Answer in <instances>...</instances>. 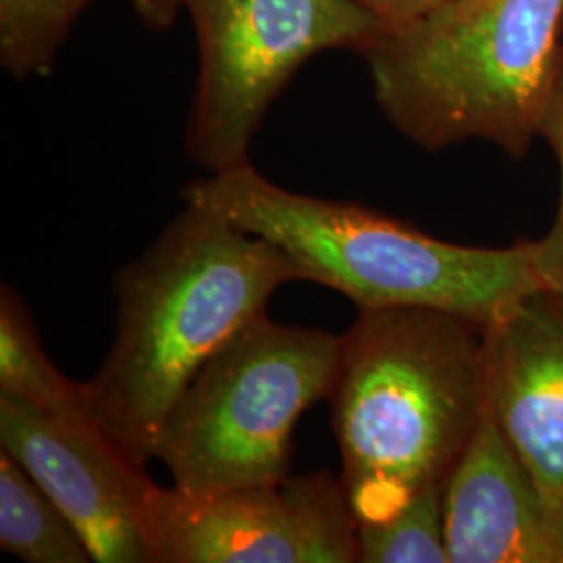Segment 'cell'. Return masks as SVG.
<instances>
[{"label": "cell", "mask_w": 563, "mask_h": 563, "mask_svg": "<svg viewBox=\"0 0 563 563\" xmlns=\"http://www.w3.org/2000/svg\"><path fill=\"white\" fill-rule=\"evenodd\" d=\"M339 360L341 336L274 322L265 311L186 386L153 460L176 488L197 495L286 478L297 423L330 397Z\"/></svg>", "instance_id": "obj_5"}, {"label": "cell", "mask_w": 563, "mask_h": 563, "mask_svg": "<svg viewBox=\"0 0 563 563\" xmlns=\"http://www.w3.org/2000/svg\"><path fill=\"white\" fill-rule=\"evenodd\" d=\"M0 549L25 563L95 562L76 526L0 449Z\"/></svg>", "instance_id": "obj_11"}, {"label": "cell", "mask_w": 563, "mask_h": 563, "mask_svg": "<svg viewBox=\"0 0 563 563\" xmlns=\"http://www.w3.org/2000/svg\"><path fill=\"white\" fill-rule=\"evenodd\" d=\"M355 2L362 4L363 9H367L369 13H374L386 27H395L407 21L423 18L428 13H434L457 0H355Z\"/></svg>", "instance_id": "obj_16"}, {"label": "cell", "mask_w": 563, "mask_h": 563, "mask_svg": "<svg viewBox=\"0 0 563 563\" xmlns=\"http://www.w3.org/2000/svg\"><path fill=\"white\" fill-rule=\"evenodd\" d=\"M486 401L563 547V299L532 290L486 328Z\"/></svg>", "instance_id": "obj_9"}, {"label": "cell", "mask_w": 563, "mask_h": 563, "mask_svg": "<svg viewBox=\"0 0 563 563\" xmlns=\"http://www.w3.org/2000/svg\"><path fill=\"white\" fill-rule=\"evenodd\" d=\"M443 511L451 563H563L541 490L488 401L444 478Z\"/></svg>", "instance_id": "obj_10"}, {"label": "cell", "mask_w": 563, "mask_h": 563, "mask_svg": "<svg viewBox=\"0 0 563 563\" xmlns=\"http://www.w3.org/2000/svg\"><path fill=\"white\" fill-rule=\"evenodd\" d=\"M541 139L551 144L560 163V207L551 230L539 241H530V257L541 288L563 299V60L553 97L544 113Z\"/></svg>", "instance_id": "obj_15"}, {"label": "cell", "mask_w": 563, "mask_h": 563, "mask_svg": "<svg viewBox=\"0 0 563 563\" xmlns=\"http://www.w3.org/2000/svg\"><path fill=\"white\" fill-rule=\"evenodd\" d=\"M95 0H0V65L18 80L46 76Z\"/></svg>", "instance_id": "obj_13"}, {"label": "cell", "mask_w": 563, "mask_h": 563, "mask_svg": "<svg viewBox=\"0 0 563 563\" xmlns=\"http://www.w3.org/2000/svg\"><path fill=\"white\" fill-rule=\"evenodd\" d=\"M0 449L41 484L97 563H151L144 507L153 481L92 413H48L0 395Z\"/></svg>", "instance_id": "obj_8"}, {"label": "cell", "mask_w": 563, "mask_h": 563, "mask_svg": "<svg viewBox=\"0 0 563 563\" xmlns=\"http://www.w3.org/2000/svg\"><path fill=\"white\" fill-rule=\"evenodd\" d=\"M151 563H353L357 522L341 478L320 470L220 493L153 484Z\"/></svg>", "instance_id": "obj_7"}, {"label": "cell", "mask_w": 563, "mask_h": 563, "mask_svg": "<svg viewBox=\"0 0 563 563\" xmlns=\"http://www.w3.org/2000/svg\"><path fill=\"white\" fill-rule=\"evenodd\" d=\"M355 522L443 484L486 411V328L428 307L357 309L328 397Z\"/></svg>", "instance_id": "obj_2"}, {"label": "cell", "mask_w": 563, "mask_h": 563, "mask_svg": "<svg viewBox=\"0 0 563 563\" xmlns=\"http://www.w3.org/2000/svg\"><path fill=\"white\" fill-rule=\"evenodd\" d=\"M0 395L48 413H92L86 383L69 380L51 362L27 305L11 286L0 290Z\"/></svg>", "instance_id": "obj_12"}, {"label": "cell", "mask_w": 563, "mask_h": 563, "mask_svg": "<svg viewBox=\"0 0 563 563\" xmlns=\"http://www.w3.org/2000/svg\"><path fill=\"white\" fill-rule=\"evenodd\" d=\"M363 57L374 97L426 151L467 141L522 157L563 60V0H457L386 27Z\"/></svg>", "instance_id": "obj_4"}, {"label": "cell", "mask_w": 563, "mask_h": 563, "mask_svg": "<svg viewBox=\"0 0 563 563\" xmlns=\"http://www.w3.org/2000/svg\"><path fill=\"white\" fill-rule=\"evenodd\" d=\"M357 562L451 563L444 534L443 484L428 486L380 522L357 523Z\"/></svg>", "instance_id": "obj_14"}, {"label": "cell", "mask_w": 563, "mask_h": 563, "mask_svg": "<svg viewBox=\"0 0 563 563\" xmlns=\"http://www.w3.org/2000/svg\"><path fill=\"white\" fill-rule=\"evenodd\" d=\"M176 220L113 280L115 341L86 383L95 418L141 467L172 407L223 344L265 313L272 295L301 282L272 242L201 202Z\"/></svg>", "instance_id": "obj_1"}, {"label": "cell", "mask_w": 563, "mask_h": 563, "mask_svg": "<svg viewBox=\"0 0 563 563\" xmlns=\"http://www.w3.org/2000/svg\"><path fill=\"white\" fill-rule=\"evenodd\" d=\"M132 4L136 15L155 32L172 27L184 11V0H132Z\"/></svg>", "instance_id": "obj_17"}, {"label": "cell", "mask_w": 563, "mask_h": 563, "mask_svg": "<svg viewBox=\"0 0 563 563\" xmlns=\"http://www.w3.org/2000/svg\"><path fill=\"white\" fill-rule=\"evenodd\" d=\"M199 44L186 153L211 174L249 162L269 107L328 51L365 53L386 30L355 0H184Z\"/></svg>", "instance_id": "obj_6"}, {"label": "cell", "mask_w": 563, "mask_h": 563, "mask_svg": "<svg viewBox=\"0 0 563 563\" xmlns=\"http://www.w3.org/2000/svg\"><path fill=\"white\" fill-rule=\"evenodd\" d=\"M181 199L272 242L301 282L332 288L357 309L428 307L488 328L541 288L530 241L505 249L446 242L357 202L288 190L251 163L188 184Z\"/></svg>", "instance_id": "obj_3"}]
</instances>
